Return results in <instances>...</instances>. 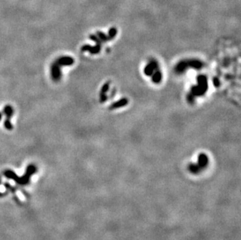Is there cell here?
Listing matches in <instances>:
<instances>
[{"label": "cell", "mask_w": 241, "mask_h": 240, "mask_svg": "<svg viewBox=\"0 0 241 240\" xmlns=\"http://www.w3.org/2000/svg\"><path fill=\"white\" fill-rule=\"evenodd\" d=\"M97 36L102 41H108V37L105 35V34H103L102 32L98 31L97 32Z\"/></svg>", "instance_id": "5bb4252c"}, {"label": "cell", "mask_w": 241, "mask_h": 240, "mask_svg": "<svg viewBox=\"0 0 241 240\" xmlns=\"http://www.w3.org/2000/svg\"><path fill=\"white\" fill-rule=\"evenodd\" d=\"M188 63V66H191L193 68L195 69H201L203 66V63L202 62L199 60H196V59H192V60H187Z\"/></svg>", "instance_id": "8fae6325"}, {"label": "cell", "mask_w": 241, "mask_h": 240, "mask_svg": "<svg viewBox=\"0 0 241 240\" xmlns=\"http://www.w3.org/2000/svg\"><path fill=\"white\" fill-rule=\"evenodd\" d=\"M100 50H101V45H96L94 47H92L91 45H84L83 47L81 48V51L82 52H89L91 54H98L99 53Z\"/></svg>", "instance_id": "52a82bcc"}, {"label": "cell", "mask_w": 241, "mask_h": 240, "mask_svg": "<svg viewBox=\"0 0 241 240\" xmlns=\"http://www.w3.org/2000/svg\"><path fill=\"white\" fill-rule=\"evenodd\" d=\"M1 119H2V114L0 113V120H1Z\"/></svg>", "instance_id": "44dd1931"}, {"label": "cell", "mask_w": 241, "mask_h": 240, "mask_svg": "<svg viewBox=\"0 0 241 240\" xmlns=\"http://www.w3.org/2000/svg\"><path fill=\"white\" fill-rule=\"evenodd\" d=\"M189 169H190V170L192 171V172H197L198 171V169H199V165L197 166V165H190V166H189Z\"/></svg>", "instance_id": "e0dca14e"}, {"label": "cell", "mask_w": 241, "mask_h": 240, "mask_svg": "<svg viewBox=\"0 0 241 240\" xmlns=\"http://www.w3.org/2000/svg\"><path fill=\"white\" fill-rule=\"evenodd\" d=\"M197 81H198V87H199V96L203 95L208 90V81L207 78L205 76L200 75L197 77Z\"/></svg>", "instance_id": "3957f363"}, {"label": "cell", "mask_w": 241, "mask_h": 240, "mask_svg": "<svg viewBox=\"0 0 241 240\" xmlns=\"http://www.w3.org/2000/svg\"><path fill=\"white\" fill-rule=\"evenodd\" d=\"M152 81L154 82L155 84H158L161 80H162V73L160 72L159 69L155 70V72L152 75Z\"/></svg>", "instance_id": "7c38bea8"}, {"label": "cell", "mask_w": 241, "mask_h": 240, "mask_svg": "<svg viewBox=\"0 0 241 240\" xmlns=\"http://www.w3.org/2000/svg\"><path fill=\"white\" fill-rule=\"evenodd\" d=\"M213 84H214V85H215V87H218L219 84H220V83H219V80L218 79L217 77H215L214 80H213Z\"/></svg>", "instance_id": "ffe728a7"}, {"label": "cell", "mask_w": 241, "mask_h": 240, "mask_svg": "<svg viewBox=\"0 0 241 240\" xmlns=\"http://www.w3.org/2000/svg\"><path fill=\"white\" fill-rule=\"evenodd\" d=\"M4 113H5V115L6 116V119H5V121L4 122V126H5V128L6 129H9V130H11V129H13V125H12V123H11L10 122V119L11 117H12V116H13V108L11 107L10 105H6L4 108Z\"/></svg>", "instance_id": "7a4b0ae2"}, {"label": "cell", "mask_w": 241, "mask_h": 240, "mask_svg": "<svg viewBox=\"0 0 241 240\" xmlns=\"http://www.w3.org/2000/svg\"><path fill=\"white\" fill-rule=\"evenodd\" d=\"M187 100H188L189 103H193L194 101V96L192 94H189L188 96H187Z\"/></svg>", "instance_id": "ac0fdd59"}, {"label": "cell", "mask_w": 241, "mask_h": 240, "mask_svg": "<svg viewBox=\"0 0 241 240\" xmlns=\"http://www.w3.org/2000/svg\"><path fill=\"white\" fill-rule=\"evenodd\" d=\"M55 63L60 67L64 66H71L74 63V59L70 56H63L55 61Z\"/></svg>", "instance_id": "8992f818"}, {"label": "cell", "mask_w": 241, "mask_h": 240, "mask_svg": "<svg viewBox=\"0 0 241 240\" xmlns=\"http://www.w3.org/2000/svg\"><path fill=\"white\" fill-rule=\"evenodd\" d=\"M158 69V65L157 61L155 59H152L150 63L144 68V73L147 76L152 77V75L154 73V71Z\"/></svg>", "instance_id": "277c9868"}, {"label": "cell", "mask_w": 241, "mask_h": 240, "mask_svg": "<svg viewBox=\"0 0 241 240\" xmlns=\"http://www.w3.org/2000/svg\"><path fill=\"white\" fill-rule=\"evenodd\" d=\"M35 171H36V168L34 165H30V166L27 167L26 174L24 175L23 177H21V178H19L13 171H10V170H6L4 172V175H5V177H7L9 179H12L15 180L19 184L25 185L29 182L30 176Z\"/></svg>", "instance_id": "6da1fadb"}, {"label": "cell", "mask_w": 241, "mask_h": 240, "mask_svg": "<svg viewBox=\"0 0 241 240\" xmlns=\"http://www.w3.org/2000/svg\"><path fill=\"white\" fill-rule=\"evenodd\" d=\"M188 63H187V60H184V61H181L180 63H179L177 65H176V68H175V70H176L178 73H181L184 72V70L186 69V67H188Z\"/></svg>", "instance_id": "9c48e42d"}, {"label": "cell", "mask_w": 241, "mask_h": 240, "mask_svg": "<svg viewBox=\"0 0 241 240\" xmlns=\"http://www.w3.org/2000/svg\"><path fill=\"white\" fill-rule=\"evenodd\" d=\"M208 157L206 154H201L198 157V165L199 167H205L208 165Z\"/></svg>", "instance_id": "30bf717a"}, {"label": "cell", "mask_w": 241, "mask_h": 240, "mask_svg": "<svg viewBox=\"0 0 241 240\" xmlns=\"http://www.w3.org/2000/svg\"><path fill=\"white\" fill-rule=\"evenodd\" d=\"M128 102L129 101L127 98H123V99H120L119 101H118L117 102L113 103V105L109 107V109H110V110H113V109H115V108H121V107L126 105L128 104Z\"/></svg>", "instance_id": "ba28073f"}, {"label": "cell", "mask_w": 241, "mask_h": 240, "mask_svg": "<svg viewBox=\"0 0 241 240\" xmlns=\"http://www.w3.org/2000/svg\"><path fill=\"white\" fill-rule=\"evenodd\" d=\"M89 37H90V39L92 40V41H95L96 45H101V43H102V41H101V40H100L99 38L97 37V36H95V35H94V34H91V35H90Z\"/></svg>", "instance_id": "2e32d148"}, {"label": "cell", "mask_w": 241, "mask_h": 240, "mask_svg": "<svg viewBox=\"0 0 241 240\" xmlns=\"http://www.w3.org/2000/svg\"><path fill=\"white\" fill-rule=\"evenodd\" d=\"M116 34H117V30L115 29V28H114V27L111 28V29L109 30V35L107 36L108 40L113 39V37L116 35Z\"/></svg>", "instance_id": "4fadbf2b"}, {"label": "cell", "mask_w": 241, "mask_h": 240, "mask_svg": "<svg viewBox=\"0 0 241 240\" xmlns=\"http://www.w3.org/2000/svg\"><path fill=\"white\" fill-rule=\"evenodd\" d=\"M109 88V83L108 82L105 84H104L102 86V90H101V92H100V95H105V93L107 92Z\"/></svg>", "instance_id": "9a60e30c"}, {"label": "cell", "mask_w": 241, "mask_h": 240, "mask_svg": "<svg viewBox=\"0 0 241 240\" xmlns=\"http://www.w3.org/2000/svg\"><path fill=\"white\" fill-rule=\"evenodd\" d=\"M107 99V96L106 95H100V101L102 103L105 102Z\"/></svg>", "instance_id": "d6986e66"}, {"label": "cell", "mask_w": 241, "mask_h": 240, "mask_svg": "<svg viewBox=\"0 0 241 240\" xmlns=\"http://www.w3.org/2000/svg\"><path fill=\"white\" fill-rule=\"evenodd\" d=\"M61 67L59 66H58L57 64L55 63V62L53 63L51 67V74H52V78L53 80L55 81H58L61 78Z\"/></svg>", "instance_id": "5b68a950"}]
</instances>
